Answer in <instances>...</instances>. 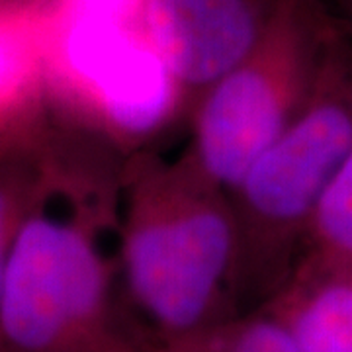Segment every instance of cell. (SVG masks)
<instances>
[{
	"label": "cell",
	"instance_id": "30bf717a",
	"mask_svg": "<svg viewBox=\"0 0 352 352\" xmlns=\"http://www.w3.org/2000/svg\"><path fill=\"white\" fill-rule=\"evenodd\" d=\"M141 0H73L71 16L104 18L116 22H127L138 10Z\"/></svg>",
	"mask_w": 352,
	"mask_h": 352
},
{
	"label": "cell",
	"instance_id": "52a82bcc",
	"mask_svg": "<svg viewBox=\"0 0 352 352\" xmlns=\"http://www.w3.org/2000/svg\"><path fill=\"white\" fill-rule=\"evenodd\" d=\"M298 344L302 352H352L351 289H329L303 314Z\"/></svg>",
	"mask_w": 352,
	"mask_h": 352
},
{
	"label": "cell",
	"instance_id": "3957f363",
	"mask_svg": "<svg viewBox=\"0 0 352 352\" xmlns=\"http://www.w3.org/2000/svg\"><path fill=\"white\" fill-rule=\"evenodd\" d=\"M65 55L78 75L100 88L108 112L122 127L145 131L163 116L166 65L127 32L126 22L71 16Z\"/></svg>",
	"mask_w": 352,
	"mask_h": 352
},
{
	"label": "cell",
	"instance_id": "9c48e42d",
	"mask_svg": "<svg viewBox=\"0 0 352 352\" xmlns=\"http://www.w3.org/2000/svg\"><path fill=\"white\" fill-rule=\"evenodd\" d=\"M237 352H302L298 339L294 340L284 331L270 325L252 329L241 340Z\"/></svg>",
	"mask_w": 352,
	"mask_h": 352
},
{
	"label": "cell",
	"instance_id": "6da1fadb",
	"mask_svg": "<svg viewBox=\"0 0 352 352\" xmlns=\"http://www.w3.org/2000/svg\"><path fill=\"white\" fill-rule=\"evenodd\" d=\"M102 278L94 252L75 229L30 219L6 258L0 327L25 352H43L94 311Z\"/></svg>",
	"mask_w": 352,
	"mask_h": 352
},
{
	"label": "cell",
	"instance_id": "7a4b0ae2",
	"mask_svg": "<svg viewBox=\"0 0 352 352\" xmlns=\"http://www.w3.org/2000/svg\"><path fill=\"white\" fill-rule=\"evenodd\" d=\"M229 249L226 221L198 214L143 229L129 247V270L145 305L170 325L198 319Z\"/></svg>",
	"mask_w": 352,
	"mask_h": 352
},
{
	"label": "cell",
	"instance_id": "5b68a950",
	"mask_svg": "<svg viewBox=\"0 0 352 352\" xmlns=\"http://www.w3.org/2000/svg\"><path fill=\"white\" fill-rule=\"evenodd\" d=\"M351 145V120L335 108L317 110L264 153L245 178L247 194L263 214H303Z\"/></svg>",
	"mask_w": 352,
	"mask_h": 352
},
{
	"label": "cell",
	"instance_id": "8fae6325",
	"mask_svg": "<svg viewBox=\"0 0 352 352\" xmlns=\"http://www.w3.org/2000/svg\"><path fill=\"white\" fill-rule=\"evenodd\" d=\"M4 196L0 192V292H2V280H4V268H6V258L8 254H4Z\"/></svg>",
	"mask_w": 352,
	"mask_h": 352
},
{
	"label": "cell",
	"instance_id": "ba28073f",
	"mask_svg": "<svg viewBox=\"0 0 352 352\" xmlns=\"http://www.w3.org/2000/svg\"><path fill=\"white\" fill-rule=\"evenodd\" d=\"M319 215L329 237L352 249V157L325 190Z\"/></svg>",
	"mask_w": 352,
	"mask_h": 352
},
{
	"label": "cell",
	"instance_id": "8992f818",
	"mask_svg": "<svg viewBox=\"0 0 352 352\" xmlns=\"http://www.w3.org/2000/svg\"><path fill=\"white\" fill-rule=\"evenodd\" d=\"M280 106L266 78L241 71L221 82L201 118V155L210 173L243 182L276 143Z\"/></svg>",
	"mask_w": 352,
	"mask_h": 352
},
{
	"label": "cell",
	"instance_id": "277c9868",
	"mask_svg": "<svg viewBox=\"0 0 352 352\" xmlns=\"http://www.w3.org/2000/svg\"><path fill=\"white\" fill-rule=\"evenodd\" d=\"M145 20L153 50L190 82L226 75L256 39L251 0H147Z\"/></svg>",
	"mask_w": 352,
	"mask_h": 352
}]
</instances>
